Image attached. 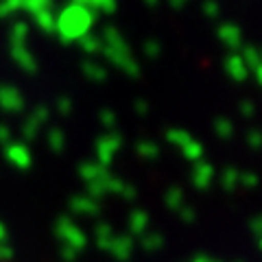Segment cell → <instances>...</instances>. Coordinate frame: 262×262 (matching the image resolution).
Segmentation results:
<instances>
[{
  "mask_svg": "<svg viewBox=\"0 0 262 262\" xmlns=\"http://www.w3.org/2000/svg\"><path fill=\"white\" fill-rule=\"evenodd\" d=\"M225 72H227L229 79L238 81V83H241V81H247V77H249L247 66H245V61L241 59L238 53L227 55V59H225Z\"/></svg>",
  "mask_w": 262,
  "mask_h": 262,
  "instance_id": "52a82bcc",
  "label": "cell"
},
{
  "mask_svg": "<svg viewBox=\"0 0 262 262\" xmlns=\"http://www.w3.org/2000/svg\"><path fill=\"white\" fill-rule=\"evenodd\" d=\"M63 144H66L63 131H61L59 127H53L51 131H48V146H51L53 151H61V149H63Z\"/></svg>",
  "mask_w": 262,
  "mask_h": 262,
  "instance_id": "ac0fdd59",
  "label": "cell"
},
{
  "mask_svg": "<svg viewBox=\"0 0 262 262\" xmlns=\"http://www.w3.org/2000/svg\"><path fill=\"white\" fill-rule=\"evenodd\" d=\"M192 177H194V182L199 186H206L210 182V177H212V166H210V164H199Z\"/></svg>",
  "mask_w": 262,
  "mask_h": 262,
  "instance_id": "44dd1931",
  "label": "cell"
},
{
  "mask_svg": "<svg viewBox=\"0 0 262 262\" xmlns=\"http://www.w3.org/2000/svg\"><path fill=\"white\" fill-rule=\"evenodd\" d=\"M203 13H206L210 20L219 18V13H221V7H219V3H216V0H206V3H203Z\"/></svg>",
  "mask_w": 262,
  "mask_h": 262,
  "instance_id": "d4e9b609",
  "label": "cell"
},
{
  "mask_svg": "<svg viewBox=\"0 0 262 262\" xmlns=\"http://www.w3.org/2000/svg\"><path fill=\"white\" fill-rule=\"evenodd\" d=\"M216 33H219V39H221V42H223L227 48H232V51L241 48V44H243V33H241V29L236 27V24H232V22L221 24Z\"/></svg>",
  "mask_w": 262,
  "mask_h": 262,
  "instance_id": "8992f818",
  "label": "cell"
},
{
  "mask_svg": "<svg viewBox=\"0 0 262 262\" xmlns=\"http://www.w3.org/2000/svg\"><path fill=\"white\" fill-rule=\"evenodd\" d=\"M37 131H39V125L29 116L27 120H24V125H22V138H24V140H35Z\"/></svg>",
  "mask_w": 262,
  "mask_h": 262,
  "instance_id": "7402d4cb",
  "label": "cell"
},
{
  "mask_svg": "<svg viewBox=\"0 0 262 262\" xmlns=\"http://www.w3.org/2000/svg\"><path fill=\"white\" fill-rule=\"evenodd\" d=\"M81 173H83V177H96L101 173V168L94 166V164H83V166H81Z\"/></svg>",
  "mask_w": 262,
  "mask_h": 262,
  "instance_id": "f546056e",
  "label": "cell"
},
{
  "mask_svg": "<svg viewBox=\"0 0 262 262\" xmlns=\"http://www.w3.org/2000/svg\"><path fill=\"white\" fill-rule=\"evenodd\" d=\"M9 140H11V129L5 122H0V144H7Z\"/></svg>",
  "mask_w": 262,
  "mask_h": 262,
  "instance_id": "1f68e13d",
  "label": "cell"
},
{
  "mask_svg": "<svg viewBox=\"0 0 262 262\" xmlns=\"http://www.w3.org/2000/svg\"><path fill=\"white\" fill-rule=\"evenodd\" d=\"M31 118L35 120L37 125H42V122L48 120V107H46V105H35V110H33V114H31Z\"/></svg>",
  "mask_w": 262,
  "mask_h": 262,
  "instance_id": "484cf974",
  "label": "cell"
},
{
  "mask_svg": "<svg viewBox=\"0 0 262 262\" xmlns=\"http://www.w3.org/2000/svg\"><path fill=\"white\" fill-rule=\"evenodd\" d=\"M122 146V136L116 134V131H110V134H105L98 138L96 142V153H98V160L103 164H110L114 160V153Z\"/></svg>",
  "mask_w": 262,
  "mask_h": 262,
  "instance_id": "3957f363",
  "label": "cell"
},
{
  "mask_svg": "<svg viewBox=\"0 0 262 262\" xmlns=\"http://www.w3.org/2000/svg\"><path fill=\"white\" fill-rule=\"evenodd\" d=\"M234 177H236V175H234V170H227V173H225V184H232V182H234Z\"/></svg>",
  "mask_w": 262,
  "mask_h": 262,
  "instance_id": "e575fe53",
  "label": "cell"
},
{
  "mask_svg": "<svg viewBox=\"0 0 262 262\" xmlns=\"http://www.w3.org/2000/svg\"><path fill=\"white\" fill-rule=\"evenodd\" d=\"M170 3V7H173V9H182V7L188 3V0H168Z\"/></svg>",
  "mask_w": 262,
  "mask_h": 262,
  "instance_id": "836d02e7",
  "label": "cell"
},
{
  "mask_svg": "<svg viewBox=\"0 0 262 262\" xmlns=\"http://www.w3.org/2000/svg\"><path fill=\"white\" fill-rule=\"evenodd\" d=\"M241 59L245 61V66H247V70L253 72V77H256L258 83H262V66H260V53L256 46H243L241 48Z\"/></svg>",
  "mask_w": 262,
  "mask_h": 262,
  "instance_id": "ba28073f",
  "label": "cell"
},
{
  "mask_svg": "<svg viewBox=\"0 0 262 262\" xmlns=\"http://www.w3.org/2000/svg\"><path fill=\"white\" fill-rule=\"evenodd\" d=\"M166 140H168L170 144L182 146V149H184V146L192 140V136L188 134V131H184V129H168V131H166Z\"/></svg>",
  "mask_w": 262,
  "mask_h": 262,
  "instance_id": "9a60e30c",
  "label": "cell"
},
{
  "mask_svg": "<svg viewBox=\"0 0 262 262\" xmlns=\"http://www.w3.org/2000/svg\"><path fill=\"white\" fill-rule=\"evenodd\" d=\"M160 51H162V46L158 42H146L144 44V53H146V57H151V59L160 57Z\"/></svg>",
  "mask_w": 262,
  "mask_h": 262,
  "instance_id": "83f0119b",
  "label": "cell"
},
{
  "mask_svg": "<svg viewBox=\"0 0 262 262\" xmlns=\"http://www.w3.org/2000/svg\"><path fill=\"white\" fill-rule=\"evenodd\" d=\"M22 9L29 11L33 15V13H37V11L53 9V0H22Z\"/></svg>",
  "mask_w": 262,
  "mask_h": 262,
  "instance_id": "2e32d148",
  "label": "cell"
},
{
  "mask_svg": "<svg viewBox=\"0 0 262 262\" xmlns=\"http://www.w3.org/2000/svg\"><path fill=\"white\" fill-rule=\"evenodd\" d=\"M136 151L140 153L142 158H146V160H153V158H158V153H160L158 144H153V142H149V140H140V142H138Z\"/></svg>",
  "mask_w": 262,
  "mask_h": 262,
  "instance_id": "ffe728a7",
  "label": "cell"
},
{
  "mask_svg": "<svg viewBox=\"0 0 262 262\" xmlns=\"http://www.w3.org/2000/svg\"><path fill=\"white\" fill-rule=\"evenodd\" d=\"M33 22H35L37 27L46 33V35H53V33H55V15H53V9L33 13Z\"/></svg>",
  "mask_w": 262,
  "mask_h": 262,
  "instance_id": "7c38bea8",
  "label": "cell"
},
{
  "mask_svg": "<svg viewBox=\"0 0 262 262\" xmlns=\"http://www.w3.org/2000/svg\"><path fill=\"white\" fill-rule=\"evenodd\" d=\"M57 112L61 114V116H68V114L72 112V101L68 96H61V98H57Z\"/></svg>",
  "mask_w": 262,
  "mask_h": 262,
  "instance_id": "4316f807",
  "label": "cell"
},
{
  "mask_svg": "<svg viewBox=\"0 0 262 262\" xmlns=\"http://www.w3.org/2000/svg\"><path fill=\"white\" fill-rule=\"evenodd\" d=\"M81 70H83V75H85L90 81H96V83H101V81L107 79V70H105L101 63L83 61V63H81Z\"/></svg>",
  "mask_w": 262,
  "mask_h": 262,
  "instance_id": "4fadbf2b",
  "label": "cell"
},
{
  "mask_svg": "<svg viewBox=\"0 0 262 262\" xmlns=\"http://www.w3.org/2000/svg\"><path fill=\"white\" fill-rule=\"evenodd\" d=\"M0 110L18 114L24 110V98L13 85H0Z\"/></svg>",
  "mask_w": 262,
  "mask_h": 262,
  "instance_id": "277c9868",
  "label": "cell"
},
{
  "mask_svg": "<svg viewBox=\"0 0 262 262\" xmlns=\"http://www.w3.org/2000/svg\"><path fill=\"white\" fill-rule=\"evenodd\" d=\"M241 114L243 116H247V118H251L253 116V103L251 101H241Z\"/></svg>",
  "mask_w": 262,
  "mask_h": 262,
  "instance_id": "d6a6232c",
  "label": "cell"
},
{
  "mask_svg": "<svg viewBox=\"0 0 262 262\" xmlns=\"http://www.w3.org/2000/svg\"><path fill=\"white\" fill-rule=\"evenodd\" d=\"M101 55H105V59L107 61H112L116 68H120L125 75H129V77H140V66H138V61L134 59L131 55H127V53H118V51H112V48H107V46H103L101 48Z\"/></svg>",
  "mask_w": 262,
  "mask_h": 262,
  "instance_id": "7a4b0ae2",
  "label": "cell"
},
{
  "mask_svg": "<svg viewBox=\"0 0 262 262\" xmlns=\"http://www.w3.org/2000/svg\"><path fill=\"white\" fill-rule=\"evenodd\" d=\"M101 35H103V46L112 48V51L131 55V48H129V44H127V39L122 37V33H120L116 27H105Z\"/></svg>",
  "mask_w": 262,
  "mask_h": 262,
  "instance_id": "5b68a950",
  "label": "cell"
},
{
  "mask_svg": "<svg viewBox=\"0 0 262 262\" xmlns=\"http://www.w3.org/2000/svg\"><path fill=\"white\" fill-rule=\"evenodd\" d=\"M214 134L221 138V140H229L234 134V125H232V120H227V118H216L214 122Z\"/></svg>",
  "mask_w": 262,
  "mask_h": 262,
  "instance_id": "e0dca14e",
  "label": "cell"
},
{
  "mask_svg": "<svg viewBox=\"0 0 262 262\" xmlns=\"http://www.w3.org/2000/svg\"><path fill=\"white\" fill-rule=\"evenodd\" d=\"M201 153H203V146H201L199 142H196L194 138H192V140L184 146V155H186V160H192V162H194V160H199V158H201Z\"/></svg>",
  "mask_w": 262,
  "mask_h": 262,
  "instance_id": "603a6c76",
  "label": "cell"
},
{
  "mask_svg": "<svg viewBox=\"0 0 262 262\" xmlns=\"http://www.w3.org/2000/svg\"><path fill=\"white\" fill-rule=\"evenodd\" d=\"M79 46H81V51L88 53V55H98L101 53V48H103V42L96 35H92V33H88L85 37L79 39Z\"/></svg>",
  "mask_w": 262,
  "mask_h": 262,
  "instance_id": "5bb4252c",
  "label": "cell"
},
{
  "mask_svg": "<svg viewBox=\"0 0 262 262\" xmlns=\"http://www.w3.org/2000/svg\"><path fill=\"white\" fill-rule=\"evenodd\" d=\"M7 160H9L11 164H15V166H20V168H27L31 164V153L27 149V144L11 142L9 146H7Z\"/></svg>",
  "mask_w": 262,
  "mask_h": 262,
  "instance_id": "30bf717a",
  "label": "cell"
},
{
  "mask_svg": "<svg viewBox=\"0 0 262 262\" xmlns=\"http://www.w3.org/2000/svg\"><path fill=\"white\" fill-rule=\"evenodd\" d=\"M134 110H136V114H140V116H146V114H149V103H146L144 98H138L134 103Z\"/></svg>",
  "mask_w": 262,
  "mask_h": 262,
  "instance_id": "4dcf8cb0",
  "label": "cell"
},
{
  "mask_svg": "<svg viewBox=\"0 0 262 262\" xmlns=\"http://www.w3.org/2000/svg\"><path fill=\"white\" fill-rule=\"evenodd\" d=\"M94 20H96V13L92 9L70 3L55 15V33L59 35L63 44L79 42L81 37H85L90 33Z\"/></svg>",
  "mask_w": 262,
  "mask_h": 262,
  "instance_id": "6da1fadb",
  "label": "cell"
},
{
  "mask_svg": "<svg viewBox=\"0 0 262 262\" xmlns=\"http://www.w3.org/2000/svg\"><path fill=\"white\" fill-rule=\"evenodd\" d=\"M144 5H146V7H158L160 0H144Z\"/></svg>",
  "mask_w": 262,
  "mask_h": 262,
  "instance_id": "d590c367",
  "label": "cell"
},
{
  "mask_svg": "<svg viewBox=\"0 0 262 262\" xmlns=\"http://www.w3.org/2000/svg\"><path fill=\"white\" fill-rule=\"evenodd\" d=\"M98 120H101V125L107 131H114V127H116V114H114L112 110H101Z\"/></svg>",
  "mask_w": 262,
  "mask_h": 262,
  "instance_id": "cb8c5ba5",
  "label": "cell"
},
{
  "mask_svg": "<svg viewBox=\"0 0 262 262\" xmlns=\"http://www.w3.org/2000/svg\"><path fill=\"white\" fill-rule=\"evenodd\" d=\"M88 9L103 11V13H114L116 11V0H88Z\"/></svg>",
  "mask_w": 262,
  "mask_h": 262,
  "instance_id": "d6986e66",
  "label": "cell"
},
{
  "mask_svg": "<svg viewBox=\"0 0 262 262\" xmlns=\"http://www.w3.org/2000/svg\"><path fill=\"white\" fill-rule=\"evenodd\" d=\"M11 57L24 72H29V75H35L37 72V61H35V57L29 53L27 46H11Z\"/></svg>",
  "mask_w": 262,
  "mask_h": 262,
  "instance_id": "9c48e42d",
  "label": "cell"
},
{
  "mask_svg": "<svg viewBox=\"0 0 262 262\" xmlns=\"http://www.w3.org/2000/svg\"><path fill=\"white\" fill-rule=\"evenodd\" d=\"M27 35H29V24L27 22H13L11 24V31H9V39H11V46H27Z\"/></svg>",
  "mask_w": 262,
  "mask_h": 262,
  "instance_id": "8fae6325",
  "label": "cell"
},
{
  "mask_svg": "<svg viewBox=\"0 0 262 262\" xmlns=\"http://www.w3.org/2000/svg\"><path fill=\"white\" fill-rule=\"evenodd\" d=\"M260 140H262V136H260V131H258V129H251L249 134H247V142H249L251 149H258V146H260Z\"/></svg>",
  "mask_w": 262,
  "mask_h": 262,
  "instance_id": "f1b7e54d",
  "label": "cell"
}]
</instances>
